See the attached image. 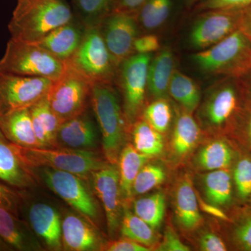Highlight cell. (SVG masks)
I'll list each match as a JSON object with an SVG mask.
<instances>
[{
  "mask_svg": "<svg viewBox=\"0 0 251 251\" xmlns=\"http://www.w3.org/2000/svg\"><path fill=\"white\" fill-rule=\"evenodd\" d=\"M74 18L72 6L66 0L17 1L9 31L11 39L36 44Z\"/></svg>",
  "mask_w": 251,
  "mask_h": 251,
  "instance_id": "obj_1",
  "label": "cell"
},
{
  "mask_svg": "<svg viewBox=\"0 0 251 251\" xmlns=\"http://www.w3.org/2000/svg\"><path fill=\"white\" fill-rule=\"evenodd\" d=\"M15 152L29 169L50 168L68 172L83 179L91 177L94 172L108 162L94 150L67 148H25L12 143Z\"/></svg>",
  "mask_w": 251,
  "mask_h": 251,
  "instance_id": "obj_2",
  "label": "cell"
},
{
  "mask_svg": "<svg viewBox=\"0 0 251 251\" xmlns=\"http://www.w3.org/2000/svg\"><path fill=\"white\" fill-rule=\"evenodd\" d=\"M90 104L102 136L105 159L117 164L125 139L126 119L111 84L93 85Z\"/></svg>",
  "mask_w": 251,
  "mask_h": 251,
  "instance_id": "obj_3",
  "label": "cell"
},
{
  "mask_svg": "<svg viewBox=\"0 0 251 251\" xmlns=\"http://www.w3.org/2000/svg\"><path fill=\"white\" fill-rule=\"evenodd\" d=\"M65 69V62L56 58L37 44L11 38L0 59V72L23 76L44 77L55 81Z\"/></svg>",
  "mask_w": 251,
  "mask_h": 251,
  "instance_id": "obj_4",
  "label": "cell"
},
{
  "mask_svg": "<svg viewBox=\"0 0 251 251\" xmlns=\"http://www.w3.org/2000/svg\"><path fill=\"white\" fill-rule=\"evenodd\" d=\"M198 68L211 75H237L250 67V40L237 29L222 41L193 54Z\"/></svg>",
  "mask_w": 251,
  "mask_h": 251,
  "instance_id": "obj_5",
  "label": "cell"
},
{
  "mask_svg": "<svg viewBox=\"0 0 251 251\" xmlns=\"http://www.w3.org/2000/svg\"><path fill=\"white\" fill-rule=\"evenodd\" d=\"M65 63L92 85L111 84L118 69L104 42L99 27L85 28L80 46Z\"/></svg>",
  "mask_w": 251,
  "mask_h": 251,
  "instance_id": "obj_6",
  "label": "cell"
},
{
  "mask_svg": "<svg viewBox=\"0 0 251 251\" xmlns=\"http://www.w3.org/2000/svg\"><path fill=\"white\" fill-rule=\"evenodd\" d=\"M93 85L66 64L64 74L53 81L47 94L48 101L61 123L87 111Z\"/></svg>",
  "mask_w": 251,
  "mask_h": 251,
  "instance_id": "obj_7",
  "label": "cell"
},
{
  "mask_svg": "<svg viewBox=\"0 0 251 251\" xmlns=\"http://www.w3.org/2000/svg\"><path fill=\"white\" fill-rule=\"evenodd\" d=\"M40 179L68 204L94 225L99 219V208L93 194L82 178L68 172L50 168H33Z\"/></svg>",
  "mask_w": 251,
  "mask_h": 251,
  "instance_id": "obj_8",
  "label": "cell"
},
{
  "mask_svg": "<svg viewBox=\"0 0 251 251\" xmlns=\"http://www.w3.org/2000/svg\"><path fill=\"white\" fill-rule=\"evenodd\" d=\"M150 54H132L120 64V82L126 121L133 124L143 110L148 90Z\"/></svg>",
  "mask_w": 251,
  "mask_h": 251,
  "instance_id": "obj_9",
  "label": "cell"
},
{
  "mask_svg": "<svg viewBox=\"0 0 251 251\" xmlns=\"http://www.w3.org/2000/svg\"><path fill=\"white\" fill-rule=\"evenodd\" d=\"M53 81L0 72V115L29 108L46 97Z\"/></svg>",
  "mask_w": 251,
  "mask_h": 251,
  "instance_id": "obj_10",
  "label": "cell"
},
{
  "mask_svg": "<svg viewBox=\"0 0 251 251\" xmlns=\"http://www.w3.org/2000/svg\"><path fill=\"white\" fill-rule=\"evenodd\" d=\"M242 9L208 10L201 14L190 33L191 46L198 50L208 49L239 29Z\"/></svg>",
  "mask_w": 251,
  "mask_h": 251,
  "instance_id": "obj_11",
  "label": "cell"
},
{
  "mask_svg": "<svg viewBox=\"0 0 251 251\" xmlns=\"http://www.w3.org/2000/svg\"><path fill=\"white\" fill-rule=\"evenodd\" d=\"M99 29L107 49L119 68L134 52L133 44L138 36L136 15L112 11L103 20Z\"/></svg>",
  "mask_w": 251,
  "mask_h": 251,
  "instance_id": "obj_12",
  "label": "cell"
},
{
  "mask_svg": "<svg viewBox=\"0 0 251 251\" xmlns=\"http://www.w3.org/2000/svg\"><path fill=\"white\" fill-rule=\"evenodd\" d=\"M91 178L94 193L105 211L109 235L112 237L120 228L123 214L118 168L116 164L108 163L94 172Z\"/></svg>",
  "mask_w": 251,
  "mask_h": 251,
  "instance_id": "obj_13",
  "label": "cell"
},
{
  "mask_svg": "<svg viewBox=\"0 0 251 251\" xmlns=\"http://www.w3.org/2000/svg\"><path fill=\"white\" fill-rule=\"evenodd\" d=\"M23 212L26 221L38 237L52 251L63 250L62 220L53 206L45 202H32L29 205L21 203L20 215Z\"/></svg>",
  "mask_w": 251,
  "mask_h": 251,
  "instance_id": "obj_14",
  "label": "cell"
},
{
  "mask_svg": "<svg viewBox=\"0 0 251 251\" xmlns=\"http://www.w3.org/2000/svg\"><path fill=\"white\" fill-rule=\"evenodd\" d=\"M63 250L101 251L104 243L95 225L83 216L69 212L62 219Z\"/></svg>",
  "mask_w": 251,
  "mask_h": 251,
  "instance_id": "obj_15",
  "label": "cell"
},
{
  "mask_svg": "<svg viewBox=\"0 0 251 251\" xmlns=\"http://www.w3.org/2000/svg\"><path fill=\"white\" fill-rule=\"evenodd\" d=\"M0 237L13 251H40L44 248L26 220L0 206Z\"/></svg>",
  "mask_w": 251,
  "mask_h": 251,
  "instance_id": "obj_16",
  "label": "cell"
},
{
  "mask_svg": "<svg viewBox=\"0 0 251 251\" xmlns=\"http://www.w3.org/2000/svg\"><path fill=\"white\" fill-rule=\"evenodd\" d=\"M36 178L15 152L12 143L0 130V181L18 190L34 188Z\"/></svg>",
  "mask_w": 251,
  "mask_h": 251,
  "instance_id": "obj_17",
  "label": "cell"
},
{
  "mask_svg": "<svg viewBox=\"0 0 251 251\" xmlns=\"http://www.w3.org/2000/svg\"><path fill=\"white\" fill-rule=\"evenodd\" d=\"M97 139V126L87 111L61 124L57 137L58 147L74 150H94Z\"/></svg>",
  "mask_w": 251,
  "mask_h": 251,
  "instance_id": "obj_18",
  "label": "cell"
},
{
  "mask_svg": "<svg viewBox=\"0 0 251 251\" xmlns=\"http://www.w3.org/2000/svg\"><path fill=\"white\" fill-rule=\"evenodd\" d=\"M85 30L84 26L74 18L71 22L50 32L36 44L56 58L66 62L78 49Z\"/></svg>",
  "mask_w": 251,
  "mask_h": 251,
  "instance_id": "obj_19",
  "label": "cell"
},
{
  "mask_svg": "<svg viewBox=\"0 0 251 251\" xmlns=\"http://www.w3.org/2000/svg\"><path fill=\"white\" fill-rule=\"evenodd\" d=\"M237 105L236 91L228 83L213 87L202 109L204 122L211 127L222 126L233 115Z\"/></svg>",
  "mask_w": 251,
  "mask_h": 251,
  "instance_id": "obj_20",
  "label": "cell"
},
{
  "mask_svg": "<svg viewBox=\"0 0 251 251\" xmlns=\"http://www.w3.org/2000/svg\"><path fill=\"white\" fill-rule=\"evenodd\" d=\"M0 130L11 143L25 148H41L31 122L29 108L0 115Z\"/></svg>",
  "mask_w": 251,
  "mask_h": 251,
  "instance_id": "obj_21",
  "label": "cell"
},
{
  "mask_svg": "<svg viewBox=\"0 0 251 251\" xmlns=\"http://www.w3.org/2000/svg\"><path fill=\"white\" fill-rule=\"evenodd\" d=\"M29 112L41 148H58L57 137L62 123L50 106L47 96L30 107Z\"/></svg>",
  "mask_w": 251,
  "mask_h": 251,
  "instance_id": "obj_22",
  "label": "cell"
},
{
  "mask_svg": "<svg viewBox=\"0 0 251 251\" xmlns=\"http://www.w3.org/2000/svg\"><path fill=\"white\" fill-rule=\"evenodd\" d=\"M175 65L174 54L169 48L162 49L150 62L148 90L155 99L166 98Z\"/></svg>",
  "mask_w": 251,
  "mask_h": 251,
  "instance_id": "obj_23",
  "label": "cell"
},
{
  "mask_svg": "<svg viewBox=\"0 0 251 251\" xmlns=\"http://www.w3.org/2000/svg\"><path fill=\"white\" fill-rule=\"evenodd\" d=\"M175 210L178 221L183 228L193 230L202 223L198 197L192 181L188 176H185L176 188Z\"/></svg>",
  "mask_w": 251,
  "mask_h": 251,
  "instance_id": "obj_24",
  "label": "cell"
},
{
  "mask_svg": "<svg viewBox=\"0 0 251 251\" xmlns=\"http://www.w3.org/2000/svg\"><path fill=\"white\" fill-rule=\"evenodd\" d=\"M150 157L137 151L133 145L127 144L122 148L119 156V174L122 201L128 205L133 198V183L140 169Z\"/></svg>",
  "mask_w": 251,
  "mask_h": 251,
  "instance_id": "obj_25",
  "label": "cell"
},
{
  "mask_svg": "<svg viewBox=\"0 0 251 251\" xmlns=\"http://www.w3.org/2000/svg\"><path fill=\"white\" fill-rule=\"evenodd\" d=\"M199 126L191 113L182 111L175 122L173 148L176 156L183 157L189 153L200 138Z\"/></svg>",
  "mask_w": 251,
  "mask_h": 251,
  "instance_id": "obj_26",
  "label": "cell"
},
{
  "mask_svg": "<svg viewBox=\"0 0 251 251\" xmlns=\"http://www.w3.org/2000/svg\"><path fill=\"white\" fill-rule=\"evenodd\" d=\"M168 93L189 113L192 114L201 102V90L196 82L176 69L170 82Z\"/></svg>",
  "mask_w": 251,
  "mask_h": 251,
  "instance_id": "obj_27",
  "label": "cell"
},
{
  "mask_svg": "<svg viewBox=\"0 0 251 251\" xmlns=\"http://www.w3.org/2000/svg\"><path fill=\"white\" fill-rule=\"evenodd\" d=\"M74 17L85 28L99 27L112 11L113 0H71Z\"/></svg>",
  "mask_w": 251,
  "mask_h": 251,
  "instance_id": "obj_28",
  "label": "cell"
},
{
  "mask_svg": "<svg viewBox=\"0 0 251 251\" xmlns=\"http://www.w3.org/2000/svg\"><path fill=\"white\" fill-rule=\"evenodd\" d=\"M120 229L124 237L135 241L145 247L150 248L156 244L154 229L135 213L132 212L127 204H123V214Z\"/></svg>",
  "mask_w": 251,
  "mask_h": 251,
  "instance_id": "obj_29",
  "label": "cell"
},
{
  "mask_svg": "<svg viewBox=\"0 0 251 251\" xmlns=\"http://www.w3.org/2000/svg\"><path fill=\"white\" fill-rule=\"evenodd\" d=\"M133 125L132 137L137 151L150 158L161 154L164 148L162 133L144 120L135 121Z\"/></svg>",
  "mask_w": 251,
  "mask_h": 251,
  "instance_id": "obj_30",
  "label": "cell"
},
{
  "mask_svg": "<svg viewBox=\"0 0 251 251\" xmlns=\"http://www.w3.org/2000/svg\"><path fill=\"white\" fill-rule=\"evenodd\" d=\"M204 188L209 202L217 206L228 204L232 198V181L226 170H218L204 176Z\"/></svg>",
  "mask_w": 251,
  "mask_h": 251,
  "instance_id": "obj_31",
  "label": "cell"
},
{
  "mask_svg": "<svg viewBox=\"0 0 251 251\" xmlns=\"http://www.w3.org/2000/svg\"><path fill=\"white\" fill-rule=\"evenodd\" d=\"M166 211V197L163 193H154L137 200L134 202V213L153 229L163 222Z\"/></svg>",
  "mask_w": 251,
  "mask_h": 251,
  "instance_id": "obj_32",
  "label": "cell"
},
{
  "mask_svg": "<svg viewBox=\"0 0 251 251\" xmlns=\"http://www.w3.org/2000/svg\"><path fill=\"white\" fill-rule=\"evenodd\" d=\"M232 160V152L228 145L222 140L208 144L198 156L200 166L207 171L226 169Z\"/></svg>",
  "mask_w": 251,
  "mask_h": 251,
  "instance_id": "obj_33",
  "label": "cell"
},
{
  "mask_svg": "<svg viewBox=\"0 0 251 251\" xmlns=\"http://www.w3.org/2000/svg\"><path fill=\"white\" fill-rule=\"evenodd\" d=\"M171 0H147L138 11V21L152 30L163 25L171 14Z\"/></svg>",
  "mask_w": 251,
  "mask_h": 251,
  "instance_id": "obj_34",
  "label": "cell"
},
{
  "mask_svg": "<svg viewBox=\"0 0 251 251\" xmlns=\"http://www.w3.org/2000/svg\"><path fill=\"white\" fill-rule=\"evenodd\" d=\"M172 119L173 111L166 98L155 99L143 110V120L161 133L170 128Z\"/></svg>",
  "mask_w": 251,
  "mask_h": 251,
  "instance_id": "obj_35",
  "label": "cell"
},
{
  "mask_svg": "<svg viewBox=\"0 0 251 251\" xmlns=\"http://www.w3.org/2000/svg\"><path fill=\"white\" fill-rule=\"evenodd\" d=\"M165 178L166 173L161 167L156 165H145L135 177L133 195H142L149 192L162 184Z\"/></svg>",
  "mask_w": 251,
  "mask_h": 251,
  "instance_id": "obj_36",
  "label": "cell"
},
{
  "mask_svg": "<svg viewBox=\"0 0 251 251\" xmlns=\"http://www.w3.org/2000/svg\"><path fill=\"white\" fill-rule=\"evenodd\" d=\"M234 176L240 197H249L251 195V160L244 158L238 162Z\"/></svg>",
  "mask_w": 251,
  "mask_h": 251,
  "instance_id": "obj_37",
  "label": "cell"
},
{
  "mask_svg": "<svg viewBox=\"0 0 251 251\" xmlns=\"http://www.w3.org/2000/svg\"><path fill=\"white\" fill-rule=\"evenodd\" d=\"M23 192L0 181V206L20 216Z\"/></svg>",
  "mask_w": 251,
  "mask_h": 251,
  "instance_id": "obj_38",
  "label": "cell"
},
{
  "mask_svg": "<svg viewBox=\"0 0 251 251\" xmlns=\"http://www.w3.org/2000/svg\"><path fill=\"white\" fill-rule=\"evenodd\" d=\"M251 4V0H202L198 5L201 11L212 9H242Z\"/></svg>",
  "mask_w": 251,
  "mask_h": 251,
  "instance_id": "obj_39",
  "label": "cell"
},
{
  "mask_svg": "<svg viewBox=\"0 0 251 251\" xmlns=\"http://www.w3.org/2000/svg\"><path fill=\"white\" fill-rule=\"evenodd\" d=\"M160 48L159 39L154 34L138 36L133 44V50L136 54H150L158 50Z\"/></svg>",
  "mask_w": 251,
  "mask_h": 251,
  "instance_id": "obj_40",
  "label": "cell"
},
{
  "mask_svg": "<svg viewBox=\"0 0 251 251\" xmlns=\"http://www.w3.org/2000/svg\"><path fill=\"white\" fill-rule=\"evenodd\" d=\"M150 250H151L150 248L145 247L139 243L127 238L104 243L101 248V251H148Z\"/></svg>",
  "mask_w": 251,
  "mask_h": 251,
  "instance_id": "obj_41",
  "label": "cell"
},
{
  "mask_svg": "<svg viewBox=\"0 0 251 251\" xmlns=\"http://www.w3.org/2000/svg\"><path fill=\"white\" fill-rule=\"evenodd\" d=\"M158 251H189L190 248L180 240L174 231L167 228L165 232L163 240L157 247Z\"/></svg>",
  "mask_w": 251,
  "mask_h": 251,
  "instance_id": "obj_42",
  "label": "cell"
},
{
  "mask_svg": "<svg viewBox=\"0 0 251 251\" xmlns=\"http://www.w3.org/2000/svg\"><path fill=\"white\" fill-rule=\"evenodd\" d=\"M235 237L241 247L251 251V216L239 225L236 229Z\"/></svg>",
  "mask_w": 251,
  "mask_h": 251,
  "instance_id": "obj_43",
  "label": "cell"
},
{
  "mask_svg": "<svg viewBox=\"0 0 251 251\" xmlns=\"http://www.w3.org/2000/svg\"><path fill=\"white\" fill-rule=\"evenodd\" d=\"M147 0H113L112 11L136 15Z\"/></svg>",
  "mask_w": 251,
  "mask_h": 251,
  "instance_id": "obj_44",
  "label": "cell"
},
{
  "mask_svg": "<svg viewBox=\"0 0 251 251\" xmlns=\"http://www.w3.org/2000/svg\"><path fill=\"white\" fill-rule=\"evenodd\" d=\"M201 250L204 251H225L227 250L224 241L216 234L207 233L201 238Z\"/></svg>",
  "mask_w": 251,
  "mask_h": 251,
  "instance_id": "obj_45",
  "label": "cell"
},
{
  "mask_svg": "<svg viewBox=\"0 0 251 251\" xmlns=\"http://www.w3.org/2000/svg\"><path fill=\"white\" fill-rule=\"evenodd\" d=\"M198 201L200 209L206 214L214 216L216 219L224 220V221H229L228 216L226 215L224 211L220 209L219 206L211 202H206L200 198H198Z\"/></svg>",
  "mask_w": 251,
  "mask_h": 251,
  "instance_id": "obj_46",
  "label": "cell"
},
{
  "mask_svg": "<svg viewBox=\"0 0 251 251\" xmlns=\"http://www.w3.org/2000/svg\"><path fill=\"white\" fill-rule=\"evenodd\" d=\"M239 29L251 41V4L242 9Z\"/></svg>",
  "mask_w": 251,
  "mask_h": 251,
  "instance_id": "obj_47",
  "label": "cell"
},
{
  "mask_svg": "<svg viewBox=\"0 0 251 251\" xmlns=\"http://www.w3.org/2000/svg\"><path fill=\"white\" fill-rule=\"evenodd\" d=\"M0 251H13V249L6 244L0 237Z\"/></svg>",
  "mask_w": 251,
  "mask_h": 251,
  "instance_id": "obj_48",
  "label": "cell"
},
{
  "mask_svg": "<svg viewBox=\"0 0 251 251\" xmlns=\"http://www.w3.org/2000/svg\"><path fill=\"white\" fill-rule=\"evenodd\" d=\"M197 1V0H185V1H186V4L188 5H191L193 4V3L195 2V1Z\"/></svg>",
  "mask_w": 251,
  "mask_h": 251,
  "instance_id": "obj_49",
  "label": "cell"
},
{
  "mask_svg": "<svg viewBox=\"0 0 251 251\" xmlns=\"http://www.w3.org/2000/svg\"><path fill=\"white\" fill-rule=\"evenodd\" d=\"M249 130H250V133L251 135V117L250 120V122H249Z\"/></svg>",
  "mask_w": 251,
  "mask_h": 251,
  "instance_id": "obj_50",
  "label": "cell"
},
{
  "mask_svg": "<svg viewBox=\"0 0 251 251\" xmlns=\"http://www.w3.org/2000/svg\"><path fill=\"white\" fill-rule=\"evenodd\" d=\"M25 1V0H18V1Z\"/></svg>",
  "mask_w": 251,
  "mask_h": 251,
  "instance_id": "obj_51",
  "label": "cell"
}]
</instances>
